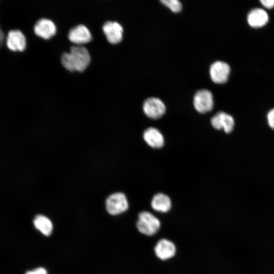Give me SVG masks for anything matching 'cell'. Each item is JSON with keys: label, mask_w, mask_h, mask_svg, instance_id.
<instances>
[{"label": "cell", "mask_w": 274, "mask_h": 274, "mask_svg": "<svg viewBox=\"0 0 274 274\" xmlns=\"http://www.w3.org/2000/svg\"><path fill=\"white\" fill-rule=\"evenodd\" d=\"M91 60L88 50L83 46H73L70 51L64 53L61 58L62 65L71 72H83Z\"/></svg>", "instance_id": "cell-1"}, {"label": "cell", "mask_w": 274, "mask_h": 274, "mask_svg": "<svg viewBox=\"0 0 274 274\" xmlns=\"http://www.w3.org/2000/svg\"><path fill=\"white\" fill-rule=\"evenodd\" d=\"M138 230L146 235L156 234L160 228V222L153 214L147 211H143L138 215L136 222Z\"/></svg>", "instance_id": "cell-2"}, {"label": "cell", "mask_w": 274, "mask_h": 274, "mask_svg": "<svg viewBox=\"0 0 274 274\" xmlns=\"http://www.w3.org/2000/svg\"><path fill=\"white\" fill-rule=\"evenodd\" d=\"M107 212L111 215H117L125 212L128 208V202L125 195L121 192L110 195L106 201Z\"/></svg>", "instance_id": "cell-3"}, {"label": "cell", "mask_w": 274, "mask_h": 274, "mask_svg": "<svg viewBox=\"0 0 274 274\" xmlns=\"http://www.w3.org/2000/svg\"><path fill=\"white\" fill-rule=\"evenodd\" d=\"M193 104L195 110L200 113L210 112L214 106L212 92L206 89L198 90L194 96Z\"/></svg>", "instance_id": "cell-4"}, {"label": "cell", "mask_w": 274, "mask_h": 274, "mask_svg": "<svg viewBox=\"0 0 274 274\" xmlns=\"http://www.w3.org/2000/svg\"><path fill=\"white\" fill-rule=\"evenodd\" d=\"M143 109L147 117L154 119L161 117L166 111L164 103L157 97L147 98L144 102Z\"/></svg>", "instance_id": "cell-5"}, {"label": "cell", "mask_w": 274, "mask_h": 274, "mask_svg": "<svg viewBox=\"0 0 274 274\" xmlns=\"http://www.w3.org/2000/svg\"><path fill=\"white\" fill-rule=\"evenodd\" d=\"M230 71V68L228 64L221 61L214 62L210 68L212 81L218 84L224 83L227 81Z\"/></svg>", "instance_id": "cell-6"}, {"label": "cell", "mask_w": 274, "mask_h": 274, "mask_svg": "<svg viewBox=\"0 0 274 274\" xmlns=\"http://www.w3.org/2000/svg\"><path fill=\"white\" fill-rule=\"evenodd\" d=\"M212 126L217 130L223 129L226 133L231 132L234 126V121L230 115L219 112L216 113L211 119Z\"/></svg>", "instance_id": "cell-7"}, {"label": "cell", "mask_w": 274, "mask_h": 274, "mask_svg": "<svg viewBox=\"0 0 274 274\" xmlns=\"http://www.w3.org/2000/svg\"><path fill=\"white\" fill-rule=\"evenodd\" d=\"M68 38L74 44L82 45L90 42L92 36L86 26L80 24L70 29L68 33Z\"/></svg>", "instance_id": "cell-8"}, {"label": "cell", "mask_w": 274, "mask_h": 274, "mask_svg": "<svg viewBox=\"0 0 274 274\" xmlns=\"http://www.w3.org/2000/svg\"><path fill=\"white\" fill-rule=\"evenodd\" d=\"M102 30L110 43L116 44L121 41L123 29L119 23L115 21H107L104 24Z\"/></svg>", "instance_id": "cell-9"}, {"label": "cell", "mask_w": 274, "mask_h": 274, "mask_svg": "<svg viewBox=\"0 0 274 274\" xmlns=\"http://www.w3.org/2000/svg\"><path fill=\"white\" fill-rule=\"evenodd\" d=\"M154 252L156 256L161 260H165L172 258L176 254V248L170 241L160 239L154 247Z\"/></svg>", "instance_id": "cell-10"}, {"label": "cell", "mask_w": 274, "mask_h": 274, "mask_svg": "<svg viewBox=\"0 0 274 274\" xmlns=\"http://www.w3.org/2000/svg\"><path fill=\"white\" fill-rule=\"evenodd\" d=\"M34 31L38 36L44 39H49L55 35L56 28L53 21L48 19L42 18L36 23Z\"/></svg>", "instance_id": "cell-11"}, {"label": "cell", "mask_w": 274, "mask_h": 274, "mask_svg": "<svg viewBox=\"0 0 274 274\" xmlns=\"http://www.w3.org/2000/svg\"><path fill=\"white\" fill-rule=\"evenodd\" d=\"M7 44L8 48L13 51H22L26 47V39L20 30H12L8 32Z\"/></svg>", "instance_id": "cell-12"}, {"label": "cell", "mask_w": 274, "mask_h": 274, "mask_svg": "<svg viewBox=\"0 0 274 274\" xmlns=\"http://www.w3.org/2000/svg\"><path fill=\"white\" fill-rule=\"evenodd\" d=\"M143 138L147 144L153 148H160L164 143V137L161 132L154 127L146 129L143 133Z\"/></svg>", "instance_id": "cell-13"}, {"label": "cell", "mask_w": 274, "mask_h": 274, "mask_svg": "<svg viewBox=\"0 0 274 274\" xmlns=\"http://www.w3.org/2000/svg\"><path fill=\"white\" fill-rule=\"evenodd\" d=\"M268 16L265 11L260 8L252 10L248 14L247 21L253 27H260L266 24Z\"/></svg>", "instance_id": "cell-14"}, {"label": "cell", "mask_w": 274, "mask_h": 274, "mask_svg": "<svg viewBox=\"0 0 274 274\" xmlns=\"http://www.w3.org/2000/svg\"><path fill=\"white\" fill-rule=\"evenodd\" d=\"M152 208L161 213L168 212L172 207L170 198L166 194L159 193L155 194L151 202Z\"/></svg>", "instance_id": "cell-15"}, {"label": "cell", "mask_w": 274, "mask_h": 274, "mask_svg": "<svg viewBox=\"0 0 274 274\" xmlns=\"http://www.w3.org/2000/svg\"><path fill=\"white\" fill-rule=\"evenodd\" d=\"M33 224L36 229L46 236L50 235L53 230V224L51 220L43 215H37L33 219Z\"/></svg>", "instance_id": "cell-16"}, {"label": "cell", "mask_w": 274, "mask_h": 274, "mask_svg": "<svg viewBox=\"0 0 274 274\" xmlns=\"http://www.w3.org/2000/svg\"><path fill=\"white\" fill-rule=\"evenodd\" d=\"M161 2L174 12H179L182 8L181 3L178 0H161Z\"/></svg>", "instance_id": "cell-17"}, {"label": "cell", "mask_w": 274, "mask_h": 274, "mask_svg": "<svg viewBox=\"0 0 274 274\" xmlns=\"http://www.w3.org/2000/svg\"><path fill=\"white\" fill-rule=\"evenodd\" d=\"M267 118L269 126L274 129V109L269 111Z\"/></svg>", "instance_id": "cell-18"}, {"label": "cell", "mask_w": 274, "mask_h": 274, "mask_svg": "<svg viewBox=\"0 0 274 274\" xmlns=\"http://www.w3.org/2000/svg\"><path fill=\"white\" fill-rule=\"evenodd\" d=\"M25 274H48L46 269L43 267H38L35 269L28 271Z\"/></svg>", "instance_id": "cell-19"}, {"label": "cell", "mask_w": 274, "mask_h": 274, "mask_svg": "<svg viewBox=\"0 0 274 274\" xmlns=\"http://www.w3.org/2000/svg\"><path fill=\"white\" fill-rule=\"evenodd\" d=\"M260 2L267 8L270 9L274 7V0H260Z\"/></svg>", "instance_id": "cell-20"}, {"label": "cell", "mask_w": 274, "mask_h": 274, "mask_svg": "<svg viewBox=\"0 0 274 274\" xmlns=\"http://www.w3.org/2000/svg\"><path fill=\"white\" fill-rule=\"evenodd\" d=\"M4 38V34L0 28V46L1 45Z\"/></svg>", "instance_id": "cell-21"}]
</instances>
